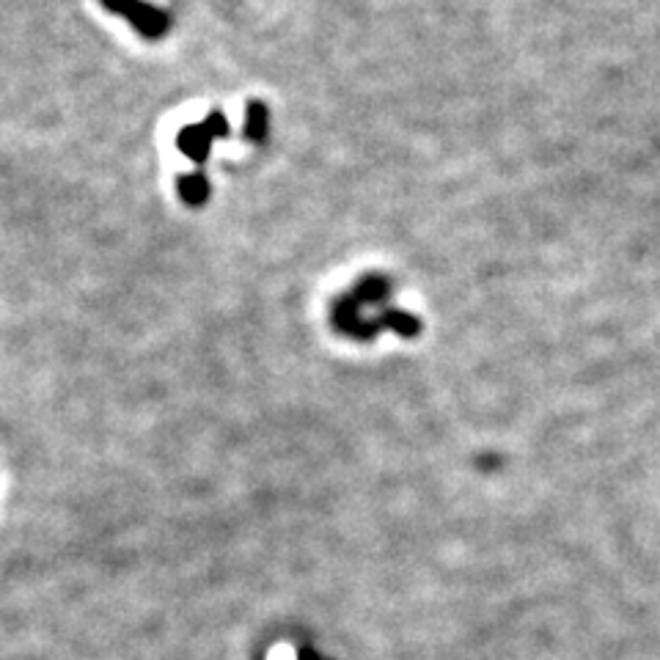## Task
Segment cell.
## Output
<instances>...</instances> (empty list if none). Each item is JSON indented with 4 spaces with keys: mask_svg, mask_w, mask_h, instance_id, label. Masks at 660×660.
<instances>
[{
    "mask_svg": "<svg viewBox=\"0 0 660 660\" xmlns=\"http://www.w3.org/2000/svg\"><path fill=\"white\" fill-rule=\"evenodd\" d=\"M99 6L110 14H121L149 42H157L171 31V14L146 0H99Z\"/></svg>",
    "mask_w": 660,
    "mask_h": 660,
    "instance_id": "6da1fadb",
    "label": "cell"
},
{
    "mask_svg": "<svg viewBox=\"0 0 660 660\" xmlns=\"http://www.w3.org/2000/svg\"><path fill=\"white\" fill-rule=\"evenodd\" d=\"M212 141H215V138L209 135V130L204 127V121H201V124H187V127H182L179 135H176V146L182 149V154H185L187 160H193L196 165L207 163Z\"/></svg>",
    "mask_w": 660,
    "mask_h": 660,
    "instance_id": "7a4b0ae2",
    "label": "cell"
},
{
    "mask_svg": "<svg viewBox=\"0 0 660 660\" xmlns=\"http://www.w3.org/2000/svg\"><path fill=\"white\" fill-rule=\"evenodd\" d=\"M176 190H179V196L185 201L187 207H204L209 201V193H212V185H209L207 174L198 168V171H190V174H182L176 179Z\"/></svg>",
    "mask_w": 660,
    "mask_h": 660,
    "instance_id": "3957f363",
    "label": "cell"
},
{
    "mask_svg": "<svg viewBox=\"0 0 660 660\" xmlns=\"http://www.w3.org/2000/svg\"><path fill=\"white\" fill-rule=\"evenodd\" d=\"M267 127H270V110H267V105L259 102V99L248 102V110H245V127H242L245 141L264 143L267 141Z\"/></svg>",
    "mask_w": 660,
    "mask_h": 660,
    "instance_id": "277c9868",
    "label": "cell"
},
{
    "mask_svg": "<svg viewBox=\"0 0 660 660\" xmlns=\"http://www.w3.org/2000/svg\"><path fill=\"white\" fill-rule=\"evenodd\" d=\"M380 325H385V328H391L394 333H399V336H416L418 328H421V322H418L416 317H410V314H405V311H388L383 319H380Z\"/></svg>",
    "mask_w": 660,
    "mask_h": 660,
    "instance_id": "5b68a950",
    "label": "cell"
},
{
    "mask_svg": "<svg viewBox=\"0 0 660 660\" xmlns=\"http://www.w3.org/2000/svg\"><path fill=\"white\" fill-rule=\"evenodd\" d=\"M204 127H207L212 138H229V135H231L229 119H226V113H223V110H218V108L209 110L207 119H204Z\"/></svg>",
    "mask_w": 660,
    "mask_h": 660,
    "instance_id": "8992f818",
    "label": "cell"
},
{
    "mask_svg": "<svg viewBox=\"0 0 660 660\" xmlns=\"http://www.w3.org/2000/svg\"><path fill=\"white\" fill-rule=\"evenodd\" d=\"M270 660H295V649L286 647V644H278V647L270 652Z\"/></svg>",
    "mask_w": 660,
    "mask_h": 660,
    "instance_id": "52a82bcc",
    "label": "cell"
}]
</instances>
